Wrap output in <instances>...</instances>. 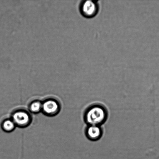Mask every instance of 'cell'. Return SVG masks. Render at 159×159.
<instances>
[{"mask_svg":"<svg viewBox=\"0 0 159 159\" xmlns=\"http://www.w3.org/2000/svg\"><path fill=\"white\" fill-rule=\"evenodd\" d=\"M61 108L60 103L54 98H48L42 102V112L48 116H54L58 114Z\"/></svg>","mask_w":159,"mask_h":159,"instance_id":"3","label":"cell"},{"mask_svg":"<svg viewBox=\"0 0 159 159\" xmlns=\"http://www.w3.org/2000/svg\"><path fill=\"white\" fill-rule=\"evenodd\" d=\"M79 10L82 15L86 18H93L99 12V5L96 1L91 0L82 1L79 6Z\"/></svg>","mask_w":159,"mask_h":159,"instance_id":"4","label":"cell"},{"mask_svg":"<svg viewBox=\"0 0 159 159\" xmlns=\"http://www.w3.org/2000/svg\"><path fill=\"white\" fill-rule=\"evenodd\" d=\"M11 119L16 127L24 128L28 127L32 121V116L29 112L23 109H19L12 113Z\"/></svg>","mask_w":159,"mask_h":159,"instance_id":"2","label":"cell"},{"mask_svg":"<svg viewBox=\"0 0 159 159\" xmlns=\"http://www.w3.org/2000/svg\"><path fill=\"white\" fill-rule=\"evenodd\" d=\"M42 102L38 100L33 101L30 104L29 110L31 113L37 114L42 112Z\"/></svg>","mask_w":159,"mask_h":159,"instance_id":"7","label":"cell"},{"mask_svg":"<svg viewBox=\"0 0 159 159\" xmlns=\"http://www.w3.org/2000/svg\"><path fill=\"white\" fill-rule=\"evenodd\" d=\"M16 127V126L11 118L5 120L2 124V128L6 132H12L15 130Z\"/></svg>","mask_w":159,"mask_h":159,"instance_id":"6","label":"cell"},{"mask_svg":"<svg viewBox=\"0 0 159 159\" xmlns=\"http://www.w3.org/2000/svg\"><path fill=\"white\" fill-rule=\"evenodd\" d=\"M86 135L89 139L93 141L99 140L102 137V129L98 125H88L86 130Z\"/></svg>","mask_w":159,"mask_h":159,"instance_id":"5","label":"cell"},{"mask_svg":"<svg viewBox=\"0 0 159 159\" xmlns=\"http://www.w3.org/2000/svg\"><path fill=\"white\" fill-rule=\"evenodd\" d=\"M106 110L102 106L95 105L89 107L86 111L85 120L88 125H98L103 124L106 120Z\"/></svg>","mask_w":159,"mask_h":159,"instance_id":"1","label":"cell"}]
</instances>
